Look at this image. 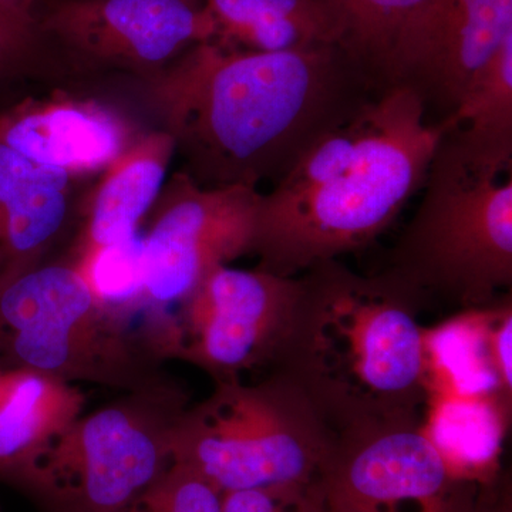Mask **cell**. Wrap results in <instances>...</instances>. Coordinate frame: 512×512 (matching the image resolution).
<instances>
[{
    "label": "cell",
    "mask_w": 512,
    "mask_h": 512,
    "mask_svg": "<svg viewBox=\"0 0 512 512\" xmlns=\"http://www.w3.org/2000/svg\"><path fill=\"white\" fill-rule=\"evenodd\" d=\"M335 436L306 394L275 372L259 383H215L175 423L173 458L222 494L305 493L318 483Z\"/></svg>",
    "instance_id": "cell-5"
},
{
    "label": "cell",
    "mask_w": 512,
    "mask_h": 512,
    "mask_svg": "<svg viewBox=\"0 0 512 512\" xmlns=\"http://www.w3.org/2000/svg\"><path fill=\"white\" fill-rule=\"evenodd\" d=\"M175 154L173 137L153 131L131 143L94 188L74 258L140 234L156 204Z\"/></svg>",
    "instance_id": "cell-15"
},
{
    "label": "cell",
    "mask_w": 512,
    "mask_h": 512,
    "mask_svg": "<svg viewBox=\"0 0 512 512\" xmlns=\"http://www.w3.org/2000/svg\"><path fill=\"white\" fill-rule=\"evenodd\" d=\"M510 35L512 0H426L400 33L384 86L407 84L424 103L436 101L451 113Z\"/></svg>",
    "instance_id": "cell-12"
},
{
    "label": "cell",
    "mask_w": 512,
    "mask_h": 512,
    "mask_svg": "<svg viewBox=\"0 0 512 512\" xmlns=\"http://www.w3.org/2000/svg\"><path fill=\"white\" fill-rule=\"evenodd\" d=\"M339 32L340 47L379 86L400 33L426 0H320Z\"/></svg>",
    "instance_id": "cell-18"
},
{
    "label": "cell",
    "mask_w": 512,
    "mask_h": 512,
    "mask_svg": "<svg viewBox=\"0 0 512 512\" xmlns=\"http://www.w3.org/2000/svg\"><path fill=\"white\" fill-rule=\"evenodd\" d=\"M195 2H197V0H195Z\"/></svg>",
    "instance_id": "cell-27"
},
{
    "label": "cell",
    "mask_w": 512,
    "mask_h": 512,
    "mask_svg": "<svg viewBox=\"0 0 512 512\" xmlns=\"http://www.w3.org/2000/svg\"><path fill=\"white\" fill-rule=\"evenodd\" d=\"M101 305L124 325V316L146 305L143 234L73 258Z\"/></svg>",
    "instance_id": "cell-19"
},
{
    "label": "cell",
    "mask_w": 512,
    "mask_h": 512,
    "mask_svg": "<svg viewBox=\"0 0 512 512\" xmlns=\"http://www.w3.org/2000/svg\"><path fill=\"white\" fill-rule=\"evenodd\" d=\"M3 373H5V369H0V382H2Z\"/></svg>",
    "instance_id": "cell-26"
},
{
    "label": "cell",
    "mask_w": 512,
    "mask_h": 512,
    "mask_svg": "<svg viewBox=\"0 0 512 512\" xmlns=\"http://www.w3.org/2000/svg\"><path fill=\"white\" fill-rule=\"evenodd\" d=\"M214 25V42L248 52L339 46L320 0H197Z\"/></svg>",
    "instance_id": "cell-16"
},
{
    "label": "cell",
    "mask_w": 512,
    "mask_h": 512,
    "mask_svg": "<svg viewBox=\"0 0 512 512\" xmlns=\"http://www.w3.org/2000/svg\"><path fill=\"white\" fill-rule=\"evenodd\" d=\"M0 353L12 367L74 384L130 392L157 380L72 261L39 264L0 282Z\"/></svg>",
    "instance_id": "cell-7"
},
{
    "label": "cell",
    "mask_w": 512,
    "mask_h": 512,
    "mask_svg": "<svg viewBox=\"0 0 512 512\" xmlns=\"http://www.w3.org/2000/svg\"><path fill=\"white\" fill-rule=\"evenodd\" d=\"M301 276V298L276 372L306 394L335 433L420 423L431 399L423 296L392 271L362 275L339 259Z\"/></svg>",
    "instance_id": "cell-3"
},
{
    "label": "cell",
    "mask_w": 512,
    "mask_h": 512,
    "mask_svg": "<svg viewBox=\"0 0 512 512\" xmlns=\"http://www.w3.org/2000/svg\"><path fill=\"white\" fill-rule=\"evenodd\" d=\"M0 2L5 3V5L12 6V8L33 13V8H35L37 0H0Z\"/></svg>",
    "instance_id": "cell-25"
},
{
    "label": "cell",
    "mask_w": 512,
    "mask_h": 512,
    "mask_svg": "<svg viewBox=\"0 0 512 512\" xmlns=\"http://www.w3.org/2000/svg\"><path fill=\"white\" fill-rule=\"evenodd\" d=\"M309 493H279V491L247 490L225 493L222 512H302Z\"/></svg>",
    "instance_id": "cell-23"
},
{
    "label": "cell",
    "mask_w": 512,
    "mask_h": 512,
    "mask_svg": "<svg viewBox=\"0 0 512 512\" xmlns=\"http://www.w3.org/2000/svg\"><path fill=\"white\" fill-rule=\"evenodd\" d=\"M185 409L163 380L130 390L74 421L22 487L53 512H120L173 464V431Z\"/></svg>",
    "instance_id": "cell-6"
},
{
    "label": "cell",
    "mask_w": 512,
    "mask_h": 512,
    "mask_svg": "<svg viewBox=\"0 0 512 512\" xmlns=\"http://www.w3.org/2000/svg\"><path fill=\"white\" fill-rule=\"evenodd\" d=\"M302 512H330L328 508L325 507V504H323L316 484L313 485L309 493L306 494L305 501H303Z\"/></svg>",
    "instance_id": "cell-24"
},
{
    "label": "cell",
    "mask_w": 512,
    "mask_h": 512,
    "mask_svg": "<svg viewBox=\"0 0 512 512\" xmlns=\"http://www.w3.org/2000/svg\"><path fill=\"white\" fill-rule=\"evenodd\" d=\"M63 57L45 35L35 15L0 2V82L73 79Z\"/></svg>",
    "instance_id": "cell-20"
},
{
    "label": "cell",
    "mask_w": 512,
    "mask_h": 512,
    "mask_svg": "<svg viewBox=\"0 0 512 512\" xmlns=\"http://www.w3.org/2000/svg\"><path fill=\"white\" fill-rule=\"evenodd\" d=\"M447 127L407 84H386L319 133L259 202L256 268L299 276L367 247L426 183Z\"/></svg>",
    "instance_id": "cell-2"
},
{
    "label": "cell",
    "mask_w": 512,
    "mask_h": 512,
    "mask_svg": "<svg viewBox=\"0 0 512 512\" xmlns=\"http://www.w3.org/2000/svg\"><path fill=\"white\" fill-rule=\"evenodd\" d=\"M183 171L205 188L272 184L377 86L339 46L248 52L214 40L143 80Z\"/></svg>",
    "instance_id": "cell-1"
},
{
    "label": "cell",
    "mask_w": 512,
    "mask_h": 512,
    "mask_svg": "<svg viewBox=\"0 0 512 512\" xmlns=\"http://www.w3.org/2000/svg\"><path fill=\"white\" fill-rule=\"evenodd\" d=\"M33 15L76 77L119 72L146 80L214 39L195 0H37Z\"/></svg>",
    "instance_id": "cell-8"
},
{
    "label": "cell",
    "mask_w": 512,
    "mask_h": 512,
    "mask_svg": "<svg viewBox=\"0 0 512 512\" xmlns=\"http://www.w3.org/2000/svg\"><path fill=\"white\" fill-rule=\"evenodd\" d=\"M481 336L488 367L504 403H512V303L511 293L480 309Z\"/></svg>",
    "instance_id": "cell-22"
},
{
    "label": "cell",
    "mask_w": 512,
    "mask_h": 512,
    "mask_svg": "<svg viewBox=\"0 0 512 512\" xmlns=\"http://www.w3.org/2000/svg\"><path fill=\"white\" fill-rule=\"evenodd\" d=\"M443 121L474 153L512 160V35L473 74Z\"/></svg>",
    "instance_id": "cell-17"
},
{
    "label": "cell",
    "mask_w": 512,
    "mask_h": 512,
    "mask_svg": "<svg viewBox=\"0 0 512 512\" xmlns=\"http://www.w3.org/2000/svg\"><path fill=\"white\" fill-rule=\"evenodd\" d=\"M74 383L36 370L5 369L0 382V480L22 487L46 448L84 413Z\"/></svg>",
    "instance_id": "cell-14"
},
{
    "label": "cell",
    "mask_w": 512,
    "mask_h": 512,
    "mask_svg": "<svg viewBox=\"0 0 512 512\" xmlns=\"http://www.w3.org/2000/svg\"><path fill=\"white\" fill-rule=\"evenodd\" d=\"M224 494L207 478L173 461L163 476L120 512H222Z\"/></svg>",
    "instance_id": "cell-21"
},
{
    "label": "cell",
    "mask_w": 512,
    "mask_h": 512,
    "mask_svg": "<svg viewBox=\"0 0 512 512\" xmlns=\"http://www.w3.org/2000/svg\"><path fill=\"white\" fill-rule=\"evenodd\" d=\"M261 195L242 185L201 187L175 173L143 234L146 305H183L212 269L252 254Z\"/></svg>",
    "instance_id": "cell-10"
},
{
    "label": "cell",
    "mask_w": 512,
    "mask_h": 512,
    "mask_svg": "<svg viewBox=\"0 0 512 512\" xmlns=\"http://www.w3.org/2000/svg\"><path fill=\"white\" fill-rule=\"evenodd\" d=\"M457 480L421 423H382L336 433L316 488L330 512H448Z\"/></svg>",
    "instance_id": "cell-11"
},
{
    "label": "cell",
    "mask_w": 512,
    "mask_h": 512,
    "mask_svg": "<svg viewBox=\"0 0 512 512\" xmlns=\"http://www.w3.org/2000/svg\"><path fill=\"white\" fill-rule=\"evenodd\" d=\"M131 127L93 100H25L0 116V141L42 167L77 175L103 171L131 146Z\"/></svg>",
    "instance_id": "cell-13"
},
{
    "label": "cell",
    "mask_w": 512,
    "mask_h": 512,
    "mask_svg": "<svg viewBox=\"0 0 512 512\" xmlns=\"http://www.w3.org/2000/svg\"><path fill=\"white\" fill-rule=\"evenodd\" d=\"M421 190L387 269L467 311L511 291L512 160L480 156L446 130Z\"/></svg>",
    "instance_id": "cell-4"
},
{
    "label": "cell",
    "mask_w": 512,
    "mask_h": 512,
    "mask_svg": "<svg viewBox=\"0 0 512 512\" xmlns=\"http://www.w3.org/2000/svg\"><path fill=\"white\" fill-rule=\"evenodd\" d=\"M301 291V276L217 266L181 305L174 356L215 383L278 365Z\"/></svg>",
    "instance_id": "cell-9"
}]
</instances>
